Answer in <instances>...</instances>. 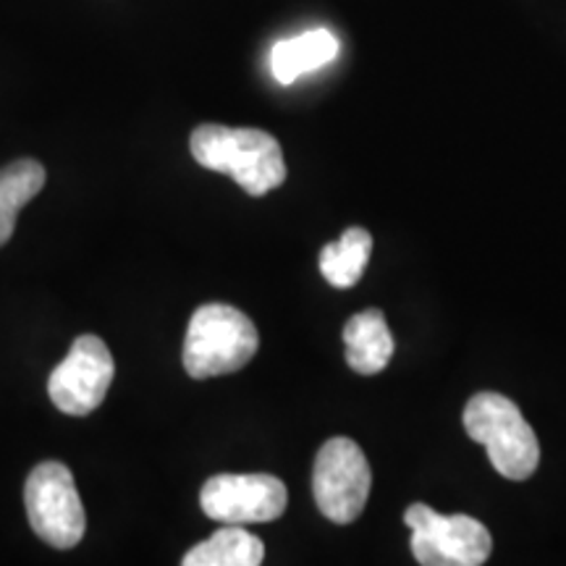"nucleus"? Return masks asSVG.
Returning <instances> with one entry per match:
<instances>
[{
    "label": "nucleus",
    "mask_w": 566,
    "mask_h": 566,
    "mask_svg": "<svg viewBox=\"0 0 566 566\" xmlns=\"http://www.w3.org/2000/svg\"><path fill=\"white\" fill-rule=\"evenodd\" d=\"M265 558V543L247 533L244 525H226L200 546L187 551L184 566H258Z\"/></svg>",
    "instance_id": "11"
},
{
    "label": "nucleus",
    "mask_w": 566,
    "mask_h": 566,
    "mask_svg": "<svg viewBox=\"0 0 566 566\" xmlns=\"http://www.w3.org/2000/svg\"><path fill=\"white\" fill-rule=\"evenodd\" d=\"M189 150L202 168L231 176L252 197L273 192L286 181L281 145L268 132L205 124L192 132Z\"/></svg>",
    "instance_id": "1"
},
{
    "label": "nucleus",
    "mask_w": 566,
    "mask_h": 566,
    "mask_svg": "<svg viewBox=\"0 0 566 566\" xmlns=\"http://www.w3.org/2000/svg\"><path fill=\"white\" fill-rule=\"evenodd\" d=\"M45 187V168L38 160L21 158L0 171V247L13 237L17 216Z\"/></svg>",
    "instance_id": "12"
},
{
    "label": "nucleus",
    "mask_w": 566,
    "mask_h": 566,
    "mask_svg": "<svg viewBox=\"0 0 566 566\" xmlns=\"http://www.w3.org/2000/svg\"><path fill=\"white\" fill-rule=\"evenodd\" d=\"M24 506L32 530L48 546L69 551L84 537L87 520L66 464L42 462L34 467L24 485Z\"/></svg>",
    "instance_id": "5"
},
{
    "label": "nucleus",
    "mask_w": 566,
    "mask_h": 566,
    "mask_svg": "<svg viewBox=\"0 0 566 566\" xmlns=\"http://www.w3.org/2000/svg\"><path fill=\"white\" fill-rule=\"evenodd\" d=\"M373 254V237L370 231L346 229L338 242H331L321 252V273L323 279L336 289H349L363 279L367 263Z\"/></svg>",
    "instance_id": "13"
},
{
    "label": "nucleus",
    "mask_w": 566,
    "mask_h": 566,
    "mask_svg": "<svg viewBox=\"0 0 566 566\" xmlns=\"http://www.w3.org/2000/svg\"><path fill=\"white\" fill-rule=\"evenodd\" d=\"M116 375L113 354L97 336H80L48 380V394L61 412L84 417L103 405Z\"/></svg>",
    "instance_id": "7"
},
{
    "label": "nucleus",
    "mask_w": 566,
    "mask_h": 566,
    "mask_svg": "<svg viewBox=\"0 0 566 566\" xmlns=\"http://www.w3.org/2000/svg\"><path fill=\"white\" fill-rule=\"evenodd\" d=\"M405 525L412 530V554L422 566H480L491 556V533L467 514L443 516L428 504H412Z\"/></svg>",
    "instance_id": "4"
},
{
    "label": "nucleus",
    "mask_w": 566,
    "mask_h": 566,
    "mask_svg": "<svg viewBox=\"0 0 566 566\" xmlns=\"http://www.w3.org/2000/svg\"><path fill=\"white\" fill-rule=\"evenodd\" d=\"M472 441L488 449L493 470L509 480H527L541 464V443L522 417L520 407L504 394L483 391L467 401L462 415Z\"/></svg>",
    "instance_id": "2"
},
{
    "label": "nucleus",
    "mask_w": 566,
    "mask_h": 566,
    "mask_svg": "<svg viewBox=\"0 0 566 566\" xmlns=\"http://www.w3.org/2000/svg\"><path fill=\"white\" fill-rule=\"evenodd\" d=\"M338 38L331 30H310L300 38L275 42L271 51V71L279 84H294L307 71H317L336 61Z\"/></svg>",
    "instance_id": "10"
},
{
    "label": "nucleus",
    "mask_w": 566,
    "mask_h": 566,
    "mask_svg": "<svg viewBox=\"0 0 566 566\" xmlns=\"http://www.w3.org/2000/svg\"><path fill=\"white\" fill-rule=\"evenodd\" d=\"M254 323L231 304H202L184 338V367L195 380L242 370L258 354Z\"/></svg>",
    "instance_id": "3"
},
{
    "label": "nucleus",
    "mask_w": 566,
    "mask_h": 566,
    "mask_svg": "<svg viewBox=\"0 0 566 566\" xmlns=\"http://www.w3.org/2000/svg\"><path fill=\"white\" fill-rule=\"evenodd\" d=\"M373 472L365 451L352 438H331L317 451L313 467L315 504L336 525H352L365 512Z\"/></svg>",
    "instance_id": "6"
},
{
    "label": "nucleus",
    "mask_w": 566,
    "mask_h": 566,
    "mask_svg": "<svg viewBox=\"0 0 566 566\" xmlns=\"http://www.w3.org/2000/svg\"><path fill=\"white\" fill-rule=\"evenodd\" d=\"M346 365L359 375H375L386 370L394 357V336L380 310H365V313L349 317L344 325Z\"/></svg>",
    "instance_id": "9"
},
{
    "label": "nucleus",
    "mask_w": 566,
    "mask_h": 566,
    "mask_svg": "<svg viewBox=\"0 0 566 566\" xmlns=\"http://www.w3.org/2000/svg\"><path fill=\"white\" fill-rule=\"evenodd\" d=\"M289 491L283 480L252 472V475H216L202 485L200 506L210 520L223 525L273 522L286 512Z\"/></svg>",
    "instance_id": "8"
}]
</instances>
